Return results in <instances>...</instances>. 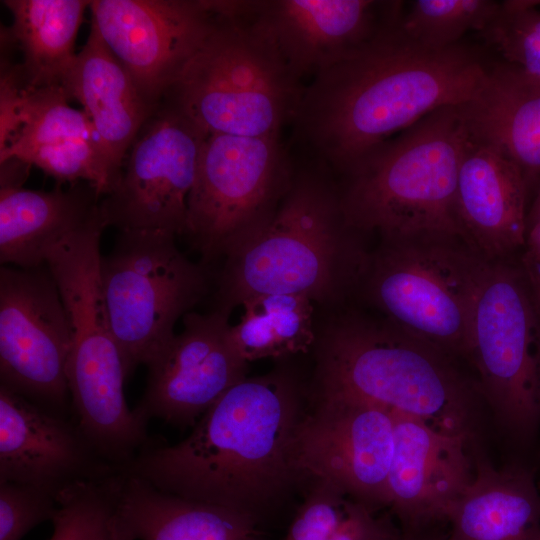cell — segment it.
I'll return each instance as SVG.
<instances>
[{
    "instance_id": "5bb4252c",
    "label": "cell",
    "mask_w": 540,
    "mask_h": 540,
    "mask_svg": "<svg viewBox=\"0 0 540 540\" xmlns=\"http://www.w3.org/2000/svg\"><path fill=\"white\" fill-rule=\"evenodd\" d=\"M71 329L48 267L0 270L1 385L50 409L70 397Z\"/></svg>"
},
{
    "instance_id": "f1b7e54d",
    "label": "cell",
    "mask_w": 540,
    "mask_h": 540,
    "mask_svg": "<svg viewBox=\"0 0 540 540\" xmlns=\"http://www.w3.org/2000/svg\"><path fill=\"white\" fill-rule=\"evenodd\" d=\"M500 3L491 0H416L404 10L399 24L413 40L444 49L461 43L470 32L481 33L497 14Z\"/></svg>"
},
{
    "instance_id": "e0dca14e",
    "label": "cell",
    "mask_w": 540,
    "mask_h": 540,
    "mask_svg": "<svg viewBox=\"0 0 540 540\" xmlns=\"http://www.w3.org/2000/svg\"><path fill=\"white\" fill-rule=\"evenodd\" d=\"M392 413L387 507L401 530L438 527L474 481L479 439L441 433L418 418Z\"/></svg>"
},
{
    "instance_id": "7402d4cb",
    "label": "cell",
    "mask_w": 540,
    "mask_h": 540,
    "mask_svg": "<svg viewBox=\"0 0 540 540\" xmlns=\"http://www.w3.org/2000/svg\"><path fill=\"white\" fill-rule=\"evenodd\" d=\"M63 87L70 99L82 105L106 153L121 171L135 138L158 107L141 96L92 24Z\"/></svg>"
},
{
    "instance_id": "4dcf8cb0",
    "label": "cell",
    "mask_w": 540,
    "mask_h": 540,
    "mask_svg": "<svg viewBox=\"0 0 540 540\" xmlns=\"http://www.w3.org/2000/svg\"><path fill=\"white\" fill-rule=\"evenodd\" d=\"M538 1L512 0L500 8L479 36L502 57L540 80V9Z\"/></svg>"
},
{
    "instance_id": "cb8c5ba5",
    "label": "cell",
    "mask_w": 540,
    "mask_h": 540,
    "mask_svg": "<svg viewBox=\"0 0 540 540\" xmlns=\"http://www.w3.org/2000/svg\"><path fill=\"white\" fill-rule=\"evenodd\" d=\"M99 198L88 183L52 191L1 187V263L22 269L46 264L53 248L97 214Z\"/></svg>"
},
{
    "instance_id": "ba28073f",
    "label": "cell",
    "mask_w": 540,
    "mask_h": 540,
    "mask_svg": "<svg viewBox=\"0 0 540 540\" xmlns=\"http://www.w3.org/2000/svg\"><path fill=\"white\" fill-rule=\"evenodd\" d=\"M503 432L529 443L540 425V320L520 265L488 262L473 308L467 359Z\"/></svg>"
},
{
    "instance_id": "9a60e30c",
    "label": "cell",
    "mask_w": 540,
    "mask_h": 540,
    "mask_svg": "<svg viewBox=\"0 0 540 540\" xmlns=\"http://www.w3.org/2000/svg\"><path fill=\"white\" fill-rule=\"evenodd\" d=\"M92 25L157 108L212 31L213 0H93Z\"/></svg>"
},
{
    "instance_id": "d6986e66",
    "label": "cell",
    "mask_w": 540,
    "mask_h": 540,
    "mask_svg": "<svg viewBox=\"0 0 540 540\" xmlns=\"http://www.w3.org/2000/svg\"><path fill=\"white\" fill-rule=\"evenodd\" d=\"M116 468L98 455L77 423L0 386V481L57 498L67 487Z\"/></svg>"
},
{
    "instance_id": "484cf974",
    "label": "cell",
    "mask_w": 540,
    "mask_h": 540,
    "mask_svg": "<svg viewBox=\"0 0 540 540\" xmlns=\"http://www.w3.org/2000/svg\"><path fill=\"white\" fill-rule=\"evenodd\" d=\"M13 17L2 29L23 53L20 69L31 88L63 87L75 62V40L85 9V0H4ZM64 88V87H63Z\"/></svg>"
},
{
    "instance_id": "ffe728a7",
    "label": "cell",
    "mask_w": 540,
    "mask_h": 540,
    "mask_svg": "<svg viewBox=\"0 0 540 540\" xmlns=\"http://www.w3.org/2000/svg\"><path fill=\"white\" fill-rule=\"evenodd\" d=\"M529 192L522 173L496 149L468 136L455 208L462 240L488 262L524 248Z\"/></svg>"
},
{
    "instance_id": "e575fe53",
    "label": "cell",
    "mask_w": 540,
    "mask_h": 540,
    "mask_svg": "<svg viewBox=\"0 0 540 540\" xmlns=\"http://www.w3.org/2000/svg\"><path fill=\"white\" fill-rule=\"evenodd\" d=\"M519 265L527 275L540 274V221L527 228L524 251Z\"/></svg>"
},
{
    "instance_id": "d6a6232c",
    "label": "cell",
    "mask_w": 540,
    "mask_h": 540,
    "mask_svg": "<svg viewBox=\"0 0 540 540\" xmlns=\"http://www.w3.org/2000/svg\"><path fill=\"white\" fill-rule=\"evenodd\" d=\"M57 498L29 485L0 481V540H21L40 523L52 520Z\"/></svg>"
},
{
    "instance_id": "9c48e42d",
    "label": "cell",
    "mask_w": 540,
    "mask_h": 540,
    "mask_svg": "<svg viewBox=\"0 0 540 540\" xmlns=\"http://www.w3.org/2000/svg\"><path fill=\"white\" fill-rule=\"evenodd\" d=\"M174 235L124 231L102 256L101 283L113 334L128 374L148 365L175 336L177 320L202 298L207 278Z\"/></svg>"
},
{
    "instance_id": "836d02e7",
    "label": "cell",
    "mask_w": 540,
    "mask_h": 540,
    "mask_svg": "<svg viewBox=\"0 0 540 540\" xmlns=\"http://www.w3.org/2000/svg\"><path fill=\"white\" fill-rule=\"evenodd\" d=\"M401 534L391 513L378 516L353 500L345 520L324 540H398Z\"/></svg>"
},
{
    "instance_id": "7a4b0ae2",
    "label": "cell",
    "mask_w": 540,
    "mask_h": 540,
    "mask_svg": "<svg viewBox=\"0 0 540 540\" xmlns=\"http://www.w3.org/2000/svg\"><path fill=\"white\" fill-rule=\"evenodd\" d=\"M400 18L305 86L292 123L315 156L341 173L428 113L467 101L487 70L462 42L437 49L413 40Z\"/></svg>"
},
{
    "instance_id": "8fae6325",
    "label": "cell",
    "mask_w": 540,
    "mask_h": 540,
    "mask_svg": "<svg viewBox=\"0 0 540 540\" xmlns=\"http://www.w3.org/2000/svg\"><path fill=\"white\" fill-rule=\"evenodd\" d=\"M106 224L100 211L53 248L46 265L69 319L71 350L67 379L72 406L83 419L104 422L128 409L129 375L108 318L101 283L100 242Z\"/></svg>"
},
{
    "instance_id": "8d00e7d4",
    "label": "cell",
    "mask_w": 540,
    "mask_h": 540,
    "mask_svg": "<svg viewBox=\"0 0 540 540\" xmlns=\"http://www.w3.org/2000/svg\"><path fill=\"white\" fill-rule=\"evenodd\" d=\"M525 274V273H524ZM527 281L529 283L534 305L540 320V274H525Z\"/></svg>"
},
{
    "instance_id": "d590c367",
    "label": "cell",
    "mask_w": 540,
    "mask_h": 540,
    "mask_svg": "<svg viewBox=\"0 0 540 540\" xmlns=\"http://www.w3.org/2000/svg\"><path fill=\"white\" fill-rule=\"evenodd\" d=\"M398 540H447V535L443 534L438 527L420 530H402Z\"/></svg>"
},
{
    "instance_id": "f546056e",
    "label": "cell",
    "mask_w": 540,
    "mask_h": 540,
    "mask_svg": "<svg viewBox=\"0 0 540 540\" xmlns=\"http://www.w3.org/2000/svg\"><path fill=\"white\" fill-rule=\"evenodd\" d=\"M9 159L37 166L59 182L82 180L101 198L113 190L121 174L100 144L85 139L29 146L17 150Z\"/></svg>"
},
{
    "instance_id": "6da1fadb",
    "label": "cell",
    "mask_w": 540,
    "mask_h": 540,
    "mask_svg": "<svg viewBox=\"0 0 540 540\" xmlns=\"http://www.w3.org/2000/svg\"><path fill=\"white\" fill-rule=\"evenodd\" d=\"M305 397L284 371L246 377L184 440L147 446L124 468L164 492L232 509L264 528L306 479L293 449Z\"/></svg>"
},
{
    "instance_id": "f35d334b",
    "label": "cell",
    "mask_w": 540,
    "mask_h": 540,
    "mask_svg": "<svg viewBox=\"0 0 540 540\" xmlns=\"http://www.w3.org/2000/svg\"><path fill=\"white\" fill-rule=\"evenodd\" d=\"M524 540H540V527L530 533Z\"/></svg>"
},
{
    "instance_id": "8992f818",
    "label": "cell",
    "mask_w": 540,
    "mask_h": 540,
    "mask_svg": "<svg viewBox=\"0 0 540 540\" xmlns=\"http://www.w3.org/2000/svg\"><path fill=\"white\" fill-rule=\"evenodd\" d=\"M213 4L212 31L163 100L207 135L279 136L305 86L252 16Z\"/></svg>"
},
{
    "instance_id": "30bf717a",
    "label": "cell",
    "mask_w": 540,
    "mask_h": 540,
    "mask_svg": "<svg viewBox=\"0 0 540 540\" xmlns=\"http://www.w3.org/2000/svg\"><path fill=\"white\" fill-rule=\"evenodd\" d=\"M291 180L279 136L206 135L185 235L206 262L225 256L273 212Z\"/></svg>"
},
{
    "instance_id": "2e32d148",
    "label": "cell",
    "mask_w": 540,
    "mask_h": 540,
    "mask_svg": "<svg viewBox=\"0 0 540 540\" xmlns=\"http://www.w3.org/2000/svg\"><path fill=\"white\" fill-rule=\"evenodd\" d=\"M230 311L218 307L207 314L183 316V331L146 365V389L134 409L145 423L159 419L176 427L194 426L247 377L248 362L232 342Z\"/></svg>"
},
{
    "instance_id": "4fadbf2b",
    "label": "cell",
    "mask_w": 540,
    "mask_h": 540,
    "mask_svg": "<svg viewBox=\"0 0 540 540\" xmlns=\"http://www.w3.org/2000/svg\"><path fill=\"white\" fill-rule=\"evenodd\" d=\"M297 427L294 458L310 481H329L373 512L387 507L393 413L340 393L314 391Z\"/></svg>"
},
{
    "instance_id": "1f68e13d",
    "label": "cell",
    "mask_w": 540,
    "mask_h": 540,
    "mask_svg": "<svg viewBox=\"0 0 540 540\" xmlns=\"http://www.w3.org/2000/svg\"><path fill=\"white\" fill-rule=\"evenodd\" d=\"M352 501L329 481L312 479L284 540H324L345 520Z\"/></svg>"
},
{
    "instance_id": "74e56055",
    "label": "cell",
    "mask_w": 540,
    "mask_h": 540,
    "mask_svg": "<svg viewBox=\"0 0 540 540\" xmlns=\"http://www.w3.org/2000/svg\"><path fill=\"white\" fill-rule=\"evenodd\" d=\"M540 221V184L535 192V197L527 213V228Z\"/></svg>"
},
{
    "instance_id": "83f0119b",
    "label": "cell",
    "mask_w": 540,
    "mask_h": 540,
    "mask_svg": "<svg viewBox=\"0 0 540 540\" xmlns=\"http://www.w3.org/2000/svg\"><path fill=\"white\" fill-rule=\"evenodd\" d=\"M51 521L49 540H132L119 513L117 470L64 489Z\"/></svg>"
},
{
    "instance_id": "52a82bcc",
    "label": "cell",
    "mask_w": 540,
    "mask_h": 540,
    "mask_svg": "<svg viewBox=\"0 0 540 540\" xmlns=\"http://www.w3.org/2000/svg\"><path fill=\"white\" fill-rule=\"evenodd\" d=\"M487 264L458 237L426 234L383 240L363 275L386 321L467 360L475 297Z\"/></svg>"
},
{
    "instance_id": "7c38bea8",
    "label": "cell",
    "mask_w": 540,
    "mask_h": 540,
    "mask_svg": "<svg viewBox=\"0 0 540 540\" xmlns=\"http://www.w3.org/2000/svg\"><path fill=\"white\" fill-rule=\"evenodd\" d=\"M206 135L163 100L130 147L117 184L100 198L106 226L185 235L188 198Z\"/></svg>"
},
{
    "instance_id": "44dd1931",
    "label": "cell",
    "mask_w": 540,
    "mask_h": 540,
    "mask_svg": "<svg viewBox=\"0 0 540 540\" xmlns=\"http://www.w3.org/2000/svg\"><path fill=\"white\" fill-rule=\"evenodd\" d=\"M468 136L520 170L529 195L540 184V80L503 60L488 64L474 94L457 106Z\"/></svg>"
},
{
    "instance_id": "ac0fdd59",
    "label": "cell",
    "mask_w": 540,
    "mask_h": 540,
    "mask_svg": "<svg viewBox=\"0 0 540 540\" xmlns=\"http://www.w3.org/2000/svg\"><path fill=\"white\" fill-rule=\"evenodd\" d=\"M403 11L401 1H247V13L271 37L299 79L328 68Z\"/></svg>"
},
{
    "instance_id": "603a6c76",
    "label": "cell",
    "mask_w": 540,
    "mask_h": 540,
    "mask_svg": "<svg viewBox=\"0 0 540 540\" xmlns=\"http://www.w3.org/2000/svg\"><path fill=\"white\" fill-rule=\"evenodd\" d=\"M118 508L132 540H262L263 528L232 509L164 492L125 468Z\"/></svg>"
},
{
    "instance_id": "d4e9b609",
    "label": "cell",
    "mask_w": 540,
    "mask_h": 540,
    "mask_svg": "<svg viewBox=\"0 0 540 540\" xmlns=\"http://www.w3.org/2000/svg\"><path fill=\"white\" fill-rule=\"evenodd\" d=\"M478 445L476 475L451 509L447 540H524L540 527V492L521 465L497 469Z\"/></svg>"
},
{
    "instance_id": "5b68a950",
    "label": "cell",
    "mask_w": 540,
    "mask_h": 540,
    "mask_svg": "<svg viewBox=\"0 0 540 540\" xmlns=\"http://www.w3.org/2000/svg\"><path fill=\"white\" fill-rule=\"evenodd\" d=\"M467 140L457 106H445L372 148L343 173L339 198L347 225L382 240L462 239L455 199Z\"/></svg>"
},
{
    "instance_id": "277c9868",
    "label": "cell",
    "mask_w": 540,
    "mask_h": 540,
    "mask_svg": "<svg viewBox=\"0 0 540 540\" xmlns=\"http://www.w3.org/2000/svg\"><path fill=\"white\" fill-rule=\"evenodd\" d=\"M339 192L321 176L292 178L273 212L225 254L220 305L229 310L265 294L326 303L364 274L368 258L353 240Z\"/></svg>"
},
{
    "instance_id": "3957f363",
    "label": "cell",
    "mask_w": 540,
    "mask_h": 540,
    "mask_svg": "<svg viewBox=\"0 0 540 540\" xmlns=\"http://www.w3.org/2000/svg\"><path fill=\"white\" fill-rule=\"evenodd\" d=\"M317 392L349 395L479 439L482 397L457 359L397 328L343 317L317 340Z\"/></svg>"
},
{
    "instance_id": "4316f807",
    "label": "cell",
    "mask_w": 540,
    "mask_h": 540,
    "mask_svg": "<svg viewBox=\"0 0 540 540\" xmlns=\"http://www.w3.org/2000/svg\"><path fill=\"white\" fill-rule=\"evenodd\" d=\"M244 313L231 325L232 342L248 363L307 352L317 341L313 301L295 294H265L241 304Z\"/></svg>"
}]
</instances>
